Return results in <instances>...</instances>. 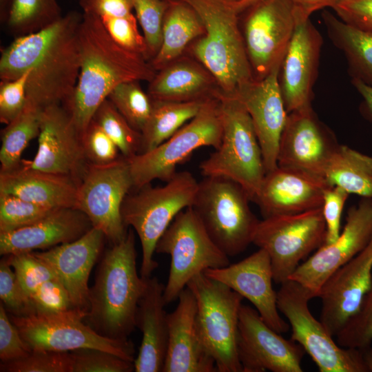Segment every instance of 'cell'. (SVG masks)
<instances>
[{
  "mask_svg": "<svg viewBox=\"0 0 372 372\" xmlns=\"http://www.w3.org/2000/svg\"><path fill=\"white\" fill-rule=\"evenodd\" d=\"M132 3L143 32L150 61L161 46L163 23L169 0H132Z\"/></svg>",
  "mask_w": 372,
  "mask_h": 372,
  "instance_id": "40",
  "label": "cell"
},
{
  "mask_svg": "<svg viewBox=\"0 0 372 372\" xmlns=\"http://www.w3.org/2000/svg\"><path fill=\"white\" fill-rule=\"evenodd\" d=\"M338 144L312 107L288 114L277 156L280 167L324 178L327 163Z\"/></svg>",
  "mask_w": 372,
  "mask_h": 372,
  "instance_id": "19",
  "label": "cell"
},
{
  "mask_svg": "<svg viewBox=\"0 0 372 372\" xmlns=\"http://www.w3.org/2000/svg\"><path fill=\"white\" fill-rule=\"evenodd\" d=\"M107 99L130 125L141 132L150 114L152 100L140 86L139 81H127L118 85Z\"/></svg>",
  "mask_w": 372,
  "mask_h": 372,
  "instance_id": "38",
  "label": "cell"
},
{
  "mask_svg": "<svg viewBox=\"0 0 372 372\" xmlns=\"http://www.w3.org/2000/svg\"><path fill=\"white\" fill-rule=\"evenodd\" d=\"M105 238L101 229L92 227L72 242L34 252L54 271L67 289L73 308L89 310V277Z\"/></svg>",
  "mask_w": 372,
  "mask_h": 372,
  "instance_id": "25",
  "label": "cell"
},
{
  "mask_svg": "<svg viewBox=\"0 0 372 372\" xmlns=\"http://www.w3.org/2000/svg\"><path fill=\"white\" fill-rule=\"evenodd\" d=\"M42 110L27 100L23 110L2 130L1 172L11 171L20 165L23 150L39 135Z\"/></svg>",
  "mask_w": 372,
  "mask_h": 372,
  "instance_id": "35",
  "label": "cell"
},
{
  "mask_svg": "<svg viewBox=\"0 0 372 372\" xmlns=\"http://www.w3.org/2000/svg\"><path fill=\"white\" fill-rule=\"evenodd\" d=\"M372 238V198H362L351 207L338 238L323 244L290 276L318 297L324 283L340 267L363 251Z\"/></svg>",
  "mask_w": 372,
  "mask_h": 372,
  "instance_id": "16",
  "label": "cell"
},
{
  "mask_svg": "<svg viewBox=\"0 0 372 372\" xmlns=\"http://www.w3.org/2000/svg\"><path fill=\"white\" fill-rule=\"evenodd\" d=\"M349 194L338 186H329L324 191L322 211L326 225L324 244L334 242L340 234V221Z\"/></svg>",
  "mask_w": 372,
  "mask_h": 372,
  "instance_id": "50",
  "label": "cell"
},
{
  "mask_svg": "<svg viewBox=\"0 0 372 372\" xmlns=\"http://www.w3.org/2000/svg\"><path fill=\"white\" fill-rule=\"evenodd\" d=\"M78 183L71 177L20 165L0 172V193L54 209L76 208Z\"/></svg>",
  "mask_w": 372,
  "mask_h": 372,
  "instance_id": "29",
  "label": "cell"
},
{
  "mask_svg": "<svg viewBox=\"0 0 372 372\" xmlns=\"http://www.w3.org/2000/svg\"><path fill=\"white\" fill-rule=\"evenodd\" d=\"M296 21L278 74L288 114L311 107L312 90L322 44L321 34L309 19Z\"/></svg>",
  "mask_w": 372,
  "mask_h": 372,
  "instance_id": "20",
  "label": "cell"
},
{
  "mask_svg": "<svg viewBox=\"0 0 372 372\" xmlns=\"http://www.w3.org/2000/svg\"><path fill=\"white\" fill-rule=\"evenodd\" d=\"M178 300L176 309L167 313L168 345L163 372L217 371L198 335L193 293L185 287Z\"/></svg>",
  "mask_w": 372,
  "mask_h": 372,
  "instance_id": "26",
  "label": "cell"
},
{
  "mask_svg": "<svg viewBox=\"0 0 372 372\" xmlns=\"http://www.w3.org/2000/svg\"><path fill=\"white\" fill-rule=\"evenodd\" d=\"M146 278L138 273L135 236L130 229L123 240L105 251L98 265L90 288L86 323L105 338L129 340Z\"/></svg>",
  "mask_w": 372,
  "mask_h": 372,
  "instance_id": "3",
  "label": "cell"
},
{
  "mask_svg": "<svg viewBox=\"0 0 372 372\" xmlns=\"http://www.w3.org/2000/svg\"><path fill=\"white\" fill-rule=\"evenodd\" d=\"M362 353L363 362L367 372H372V347L360 349Z\"/></svg>",
  "mask_w": 372,
  "mask_h": 372,
  "instance_id": "56",
  "label": "cell"
},
{
  "mask_svg": "<svg viewBox=\"0 0 372 372\" xmlns=\"http://www.w3.org/2000/svg\"><path fill=\"white\" fill-rule=\"evenodd\" d=\"M0 298L10 315L27 316L37 313L36 308L20 285L5 256L0 261Z\"/></svg>",
  "mask_w": 372,
  "mask_h": 372,
  "instance_id": "45",
  "label": "cell"
},
{
  "mask_svg": "<svg viewBox=\"0 0 372 372\" xmlns=\"http://www.w3.org/2000/svg\"><path fill=\"white\" fill-rule=\"evenodd\" d=\"M325 235L320 207L263 218L258 223L252 243L267 252L273 281L281 284L289 279L302 260L324 244Z\"/></svg>",
  "mask_w": 372,
  "mask_h": 372,
  "instance_id": "13",
  "label": "cell"
},
{
  "mask_svg": "<svg viewBox=\"0 0 372 372\" xmlns=\"http://www.w3.org/2000/svg\"><path fill=\"white\" fill-rule=\"evenodd\" d=\"M322 19L333 43L345 54L353 79L372 85V33L360 30L326 11Z\"/></svg>",
  "mask_w": 372,
  "mask_h": 372,
  "instance_id": "33",
  "label": "cell"
},
{
  "mask_svg": "<svg viewBox=\"0 0 372 372\" xmlns=\"http://www.w3.org/2000/svg\"><path fill=\"white\" fill-rule=\"evenodd\" d=\"M80 72L66 109L81 136L100 105L118 85L149 83L156 71L142 54L116 42L96 15L83 13L79 30Z\"/></svg>",
  "mask_w": 372,
  "mask_h": 372,
  "instance_id": "2",
  "label": "cell"
},
{
  "mask_svg": "<svg viewBox=\"0 0 372 372\" xmlns=\"http://www.w3.org/2000/svg\"><path fill=\"white\" fill-rule=\"evenodd\" d=\"M218 90L215 78L200 62L182 55L156 72L148 94L152 99L184 102L208 99Z\"/></svg>",
  "mask_w": 372,
  "mask_h": 372,
  "instance_id": "30",
  "label": "cell"
},
{
  "mask_svg": "<svg viewBox=\"0 0 372 372\" xmlns=\"http://www.w3.org/2000/svg\"><path fill=\"white\" fill-rule=\"evenodd\" d=\"M25 293L30 296L43 282L57 278L54 271L34 251L5 256Z\"/></svg>",
  "mask_w": 372,
  "mask_h": 372,
  "instance_id": "43",
  "label": "cell"
},
{
  "mask_svg": "<svg viewBox=\"0 0 372 372\" xmlns=\"http://www.w3.org/2000/svg\"><path fill=\"white\" fill-rule=\"evenodd\" d=\"M296 20H306L315 11L331 7L335 0H291Z\"/></svg>",
  "mask_w": 372,
  "mask_h": 372,
  "instance_id": "54",
  "label": "cell"
},
{
  "mask_svg": "<svg viewBox=\"0 0 372 372\" xmlns=\"http://www.w3.org/2000/svg\"><path fill=\"white\" fill-rule=\"evenodd\" d=\"M325 179L298 169L277 166L266 173L254 202L263 218L322 207Z\"/></svg>",
  "mask_w": 372,
  "mask_h": 372,
  "instance_id": "24",
  "label": "cell"
},
{
  "mask_svg": "<svg viewBox=\"0 0 372 372\" xmlns=\"http://www.w3.org/2000/svg\"><path fill=\"white\" fill-rule=\"evenodd\" d=\"M242 35L254 79L280 69L296 26L291 0H260L248 8Z\"/></svg>",
  "mask_w": 372,
  "mask_h": 372,
  "instance_id": "15",
  "label": "cell"
},
{
  "mask_svg": "<svg viewBox=\"0 0 372 372\" xmlns=\"http://www.w3.org/2000/svg\"><path fill=\"white\" fill-rule=\"evenodd\" d=\"M92 119L114 141L123 157L130 158L140 153L141 133L130 125L108 99L100 105Z\"/></svg>",
  "mask_w": 372,
  "mask_h": 372,
  "instance_id": "37",
  "label": "cell"
},
{
  "mask_svg": "<svg viewBox=\"0 0 372 372\" xmlns=\"http://www.w3.org/2000/svg\"><path fill=\"white\" fill-rule=\"evenodd\" d=\"M88 311L70 308L56 313L37 312L27 316L9 314L31 350L71 351L82 348L104 350L134 362L133 343L105 338L84 322Z\"/></svg>",
  "mask_w": 372,
  "mask_h": 372,
  "instance_id": "12",
  "label": "cell"
},
{
  "mask_svg": "<svg viewBox=\"0 0 372 372\" xmlns=\"http://www.w3.org/2000/svg\"><path fill=\"white\" fill-rule=\"evenodd\" d=\"M29 297L37 312L56 313L73 308L68 292L58 278L45 281Z\"/></svg>",
  "mask_w": 372,
  "mask_h": 372,
  "instance_id": "49",
  "label": "cell"
},
{
  "mask_svg": "<svg viewBox=\"0 0 372 372\" xmlns=\"http://www.w3.org/2000/svg\"><path fill=\"white\" fill-rule=\"evenodd\" d=\"M6 24L17 37L38 32L62 17L56 0H6Z\"/></svg>",
  "mask_w": 372,
  "mask_h": 372,
  "instance_id": "36",
  "label": "cell"
},
{
  "mask_svg": "<svg viewBox=\"0 0 372 372\" xmlns=\"http://www.w3.org/2000/svg\"><path fill=\"white\" fill-rule=\"evenodd\" d=\"M271 328L258 311L242 304L238 353L242 372H302L304 350Z\"/></svg>",
  "mask_w": 372,
  "mask_h": 372,
  "instance_id": "17",
  "label": "cell"
},
{
  "mask_svg": "<svg viewBox=\"0 0 372 372\" xmlns=\"http://www.w3.org/2000/svg\"><path fill=\"white\" fill-rule=\"evenodd\" d=\"M161 187L147 184L129 193L122 207L126 227L137 234L142 248L141 276H152L158 263L154 260L156 245L172 220L182 210L192 207L198 182L187 171L176 172Z\"/></svg>",
  "mask_w": 372,
  "mask_h": 372,
  "instance_id": "6",
  "label": "cell"
},
{
  "mask_svg": "<svg viewBox=\"0 0 372 372\" xmlns=\"http://www.w3.org/2000/svg\"><path fill=\"white\" fill-rule=\"evenodd\" d=\"M352 83L362 97V112L372 123V85H369L360 79H353Z\"/></svg>",
  "mask_w": 372,
  "mask_h": 372,
  "instance_id": "55",
  "label": "cell"
},
{
  "mask_svg": "<svg viewBox=\"0 0 372 372\" xmlns=\"http://www.w3.org/2000/svg\"><path fill=\"white\" fill-rule=\"evenodd\" d=\"M83 13L115 17H131L133 5L132 0H79Z\"/></svg>",
  "mask_w": 372,
  "mask_h": 372,
  "instance_id": "53",
  "label": "cell"
},
{
  "mask_svg": "<svg viewBox=\"0 0 372 372\" xmlns=\"http://www.w3.org/2000/svg\"><path fill=\"white\" fill-rule=\"evenodd\" d=\"M259 1L260 0H239L237 2H233V4L237 11L240 13Z\"/></svg>",
  "mask_w": 372,
  "mask_h": 372,
  "instance_id": "57",
  "label": "cell"
},
{
  "mask_svg": "<svg viewBox=\"0 0 372 372\" xmlns=\"http://www.w3.org/2000/svg\"><path fill=\"white\" fill-rule=\"evenodd\" d=\"M54 209L12 194L0 193V232L28 225Z\"/></svg>",
  "mask_w": 372,
  "mask_h": 372,
  "instance_id": "39",
  "label": "cell"
},
{
  "mask_svg": "<svg viewBox=\"0 0 372 372\" xmlns=\"http://www.w3.org/2000/svg\"><path fill=\"white\" fill-rule=\"evenodd\" d=\"M30 71L20 77L0 83V121L8 125L24 108L27 102L26 86Z\"/></svg>",
  "mask_w": 372,
  "mask_h": 372,
  "instance_id": "48",
  "label": "cell"
},
{
  "mask_svg": "<svg viewBox=\"0 0 372 372\" xmlns=\"http://www.w3.org/2000/svg\"><path fill=\"white\" fill-rule=\"evenodd\" d=\"M197 304L196 326L200 340L218 372H242L238 353L239 314L243 298L204 273L187 287Z\"/></svg>",
  "mask_w": 372,
  "mask_h": 372,
  "instance_id": "8",
  "label": "cell"
},
{
  "mask_svg": "<svg viewBox=\"0 0 372 372\" xmlns=\"http://www.w3.org/2000/svg\"><path fill=\"white\" fill-rule=\"evenodd\" d=\"M70 353L72 372H131L134 370V362L104 350L82 348Z\"/></svg>",
  "mask_w": 372,
  "mask_h": 372,
  "instance_id": "44",
  "label": "cell"
},
{
  "mask_svg": "<svg viewBox=\"0 0 372 372\" xmlns=\"http://www.w3.org/2000/svg\"><path fill=\"white\" fill-rule=\"evenodd\" d=\"M92 227L88 217L79 209L58 208L28 225L0 232V254L48 249L72 242Z\"/></svg>",
  "mask_w": 372,
  "mask_h": 372,
  "instance_id": "27",
  "label": "cell"
},
{
  "mask_svg": "<svg viewBox=\"0 0 372 372\" xmlns=\"http://www.w3.org/2000/svg\"><path fill=\"white\" fill-rule=\"evenodd\" d=\"M132 189L126 158L106 164L88 163L78 185L76 209L84 213L92 227L101 229L112 245L118 243L128 232L121 207Z\"/></svg>",
  "mask_w": 372,
  "mask_h": 372,
  "instance_id": "14",
  "label": "cell"
},
{
  "mask_svg": "<svg viewBox=\"0 0 372 372\" xmlns=\"http://www.w3.org/2000/svg\"><path fill=\"white\" fill-rule=\"evenodd\" d=\"M70 351L32 350L26 356L1 362V372H72Z\"/></svg>",
  "mask_w": 372,
  "mask_h": 372,
  "instance_id": "42",
  "label": "cell"
},
{
  "mask_svg": "<svg viewBox=\"0 0 372 372\" xmlns=\"http://www.w3.org/2000/svg\"><path fill=\"white\" fill-rule=\"evenodd\" d=\"M277 304L288 320L291 340L299 344L320 372H367L361 351L344 348L333 340L321 321L312 315L309 302L313 298L305 287L293 280L280 284Z\"/></svg>",
  "mask_w": 372,
  "mask_h": 372,
  "instance_id": "11",
  "label": "cell"
},
{
  "mask_svg": "<svg viewBox=\"0 0 372 372\" xmlns=\"http://www.w3.org/2000/svg\"><path fill=\"white\" fill-rule=\"evenodd\" d=\"M31 349L10 318L4 305L0 304V360L7 362L28 355Z\"/></svg>",
  "mask_w": 372,
  "mask_h": 372,
  "instance_id": "51",
  "label": "cell"
},
{
  "mask_svg": "<svg viewBox=\"0 0 372 372\" xmlns=\"http://www.w3.org/2000/svg\"><path fill=\"white\" fill-rule=\"evenodd\" d=\"M100 18L116 42L128 50L143 55L148 60L146 41L139 32L135 16L115 17L105 15Z\"/></svg>",
  "mask_w": 372,
  "mask_h": 372,
  "instance_id": "47",
  "label": "cell"
},
{
  "mask_svg": "<svg viewBox=\"0 0 372 372\" xmlns=\"http://www.w3.org/2000/svg\"><path fill=\"white\" fill-rule=\"evenodd\" d=\"M223 134L219 147L200 164L204 176L230 178L255 200L266 174L262 150L251 118L234 95L218 90Z\"/></svg>",
  "mask_w": 372,
  "mask_h": 372,
  "instance_id": "5",
  "label": "cell"
},
{
  "mask_svg": "<svg viewBox=\"0 0 372 372\" xmlns=\"http://www.w3.org/2000/svg\"><path fill=\"white\" fill-rule=\"evenodd\" d=\"M331 8L342 21L372 33V0H335Z\"/></svg>",
  "mask_w": 372,
  "mask_h": 372,
  "instance_id": "52",
  "label": "cell"
},
{
  "mask_svg": "<svg viewBox=\"0 0 372 372\" xmlns=\"http://www.w3.org/2000/svg\"><path fill=\"white\" fill-rule=\"evenodd\" d=\"M38 150L26 166L71 177L79 184L88 163L69 111L62 105L43 108L41 114Z\"/></svg>",
  "mask_w": 372,
  "mask_h": 372,
  "instance_id": "18",
  "label": "cell"
},
{
  "mask_svg": "<svg viewBox=\"0 0 372 372\" xmlns=\"http://www.w3.org/2000/svg\"><path fill=\"white\" fill-rule=\"evenodd\" d=\"M83 14L71 11L34 33L17 37L1 52L0 79L30 71L27 100L41 109L68 105L80 72L79 30Z\"/></svg>",
  "mask_w": 372,
  "mask_h": 372,
  "instance_id": "1",
  "label": "cell"
},
{
  "mask_svg": "<svg viewBox=\"0 0 372 372\" xmlns=\"http://www.w3.org/2000/svg\"><path fill=\"white\" fill-rule=\"evenodd\" d=\"M6 1V0H1V4H3L4 2H5Z\"/></svg>",
  "mask_w": 372,
  "mask_h": 372,
  "instance_id": "58",
  "label": "cell"
},
{
  "mask_svg": "<svg viewBox=\"0 0 372 372\" xmlns=\"http://www.w3.org/2000/svg\"><path fill=\"white\" fill-rule=\"evenodd\" d=\"M229 1H233V2H237V1H238L239 0H229Z\"/></svg>",
  "mask_w": 372,
  "mask_h": 372,
  "instance_id": "59",
  "label": "cell"
},
{
  "mask_svg": "<svg viewBox=\"0 0 372 372\" xmlns=\"http://www.w3.org/2000/svg\"><path fill=\"white\" fill-rule=\"evenodd\" d=\"M372 280V238L366 247L322 285L320 321L333 337L360 309Z\"/></svg>",
  "mask_w": 372,
  "mask_h": 372,
  "instance_id": "21",
  "label": "cell"
},
{
  "mask_svg": "<svg viewBox=\"0 0 372 372\" xmlns=\"http://www.w3.org/2000/svg\"><path fill=\"white\" fill-rule=\"evenodd\" d=\"M206 99L179 102L152 99L151 112L141 132L139 154L154 149L171 137L198 114Z\"/></svg>",
  "mask_w": 372,
  "mask_h": 372,
  "instance_id": "34",
  "label": "cell"
},
{
  "mask_svg": "<svg viewBox=\"0 0 372 372\" xmlns=\"http://www.w3.org/2000/svg\"><path fill=\"white\" fill-rule=\"evenodd\" d=\"M164 286L156 277L146 278L135 317L142 333L138 353L134 361L136 372H163L168 345L167 313Z\"/></svg>",
  "mask_w": 372,
  "mask_h": 372,
  "instance_id": "28",
  "label": "cell"
},
{
  "mask_svg": "<svg viewBox=\"0 0 372 372\" xmlns=\"http://www.w3.org/2000/svg\"><path fill=\"white\" fill-rule=\"evenodd\" d=\"M222 134L220 102L215 95L206 99L198 114L167 140L149 152L127 158L133 189L155 179L168 181L176 173L177 165L196 149L205 146L217 149Z\"/></svg>",
  "mask_w": 372,
  "mask_h": 372,
  "instance_id": "9",
  "label": "cell"
},
{
  "mask_svg": "<svg viewBox=\"0 0 372 372\" xmlns=\"http://www.w3.org/2000/svg\"><path fill=\"white\" fill-rule=\"evenodd\" d=\"M155 252L171 257L163 291L166 305L178 300L196 275L229 265V256L212 240L192 207L176 215L158 240Z\"/></svg>",
  "mask_w": 372,
  "mask_h": 372,
  "instance_id": "10",
  "label": "cell"
},
{
  "mask_svg": "<svg viewBox=\"0 0 372 372\" xmlns=\"http://www.w3.org/2000/svg\"><path fill=\"white\" fill-rule=\"evenodd\" d=\"M249 201L243 187L230 178L209 176L198 182L192 207L212 240L229 257L252 243L260 220Z\"/></svg>",
  "mask_w": 372,
  "mask_h": 372,
  "instance_id": "7",
  "label": "cell"
},
{
  "mask_svg": "<svg viewBox=\"0 0 372 372\" xmlns=\"http://www.w3.org/2000/svg\"><path fill=\"white\" fill-rule=\"evenodd\" d=\"M205 32L195 10L181 0H169L162 28V43L149 61L157 72L181 56L192 42Z\"/></svg>",
  "mask_w": 372,
  "mask_h": 372,
  "instance_id": "31",
  "label": "cell"
},
{
  "mask_svg": "<svg viewBox=\"0 0 372 372\" xmlns=\"http://www.w3.org/2000/svg\"><path fill=\"white\" fill-rule=\"evenodd\" d=\"M221 282L254 304L262 320L279 333L287 332L289 324L280 316L277 292L272 286L273 271L267 252L259 248L241 261L203 272Z\"/></svg>",
  "mask_w": 372,
  "mask_h": 372,
  "instance_id": "22",
  "label": "cell"
},
{
  "mask_svg": "<svg viewBox=\"0 0 372 372\" xmlns=\"http://www.w3.org/2000/svg\"><path fill=\"white\" fill-rule=\"evenodd\" d=\"M279 71L276 69L262 79L251 80L234 94L251 118L266 173L278 166L279 141L288 116L279 85Z\"/></svg>",
  "mask_w": 372,
  "mask_h": 372,
  "instance_id": "23",
  "label": "cell"
},
{
  "mask_svg": "<svg viewBox=\"0 0 372 372\" xmlns=\"http://www.w3.org/2000/svg\"><path fill=\"white\" fill-rule=\"evenodd\" d=\"M336 342L344 348L362 349L372 342V280L359 310L336 334Z\"/></svg>",
  "mask_w": 372,
  "mask_h": 372,
  "instance_id": "41",
  "label": "cell"
},
{
  "mask_svg": "<svg viewBox=\"0 0 372 372\" xmlns=\"http://www.w3.org/2000/svg\"><path fill=\"white\" fill-rule=\"evenodd\" d=\"M81 138L88 163L106 164L119 158V150L116 145L93 119Z\"/></svg>",
  "mask_w": 372,
  "mask_h": 372,
  "instance_id": "46",
  "label": "cell"
},
{
  "mask_svg": "<svg viewBox=\"0 0 372 372\" xmlns=\"http://www.w3.org/2000/svg\"><path fill=\"white\" fill-rule=\"evenodd\" d=\"M324 178L329 185L340 187L349 194L372 198V156L338 145L327 163Z\"/></svg>",
  "mask_w": 372,
  "mask_h": 372,
  "instance_id": "32",
  "label": "cell"
},
{
  "mask_svg": "<svg viewBox=\"0 0 372 372\" xmlns=\"http://www.w3.org/2000/svg\"><path fill=\"white\" fill-rule=\"evenodd\" d=\"M199 15L205 34L188 48L215 78L218 90L234 95L254 79L238 14L229 0H181Z\"/></svg>",
  "mask_w": 372,
  "mask_h": 372,
  "instance_id": "4",
  "label": "cell"
}]
</instances>
